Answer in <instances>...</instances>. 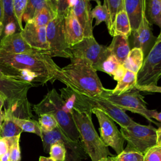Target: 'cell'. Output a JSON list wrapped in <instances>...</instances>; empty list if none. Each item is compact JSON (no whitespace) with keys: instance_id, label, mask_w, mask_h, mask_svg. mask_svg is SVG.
<instances>
[{"instance_id":"6da1fadb","label":"cell","mask_w":161,"mask_h":161,"mask_svg":"<svg viewBox=\"0 0 161 161\" xmlns=\"http://www.w3.org/2000/svg\"><path fill=\"white\" fill-rule=\"evenodd\" d=\"M60 70L45 51L10 54L0 50V70L8 77L43 86L58 80Z\"/></svg>"},{"instance_id":"7a4b0ae2","label":"cell","mask_w":161,"mask_h":161,"mask_svg":"<svg viewBox=\"0 0 161 161\" xmlns=\"http://www.w3.org/2000/svg\"><path fill=\"white\" fill-rule=\"evenodd\" d=\"M71 63L61 68L58 80L74 91L89 97H104L112 89L103 87L97 71L91 63L82 58H70Z\"/></svg>"},{"instance_id":"3957f363","label":"cell","mask_w":161,"mask_h":161,"mask_svg":"<svg viewBox=\"0 0 161 161\" xmlns=\"http://www.w3.org/2000/svg\"><path fill=\"white\" fill-rule=\"evenodd\" d=\"M34 86V84L26 81L0 77V92L6 97L4 109L9 110L15 117L31 119L33 114L27 93Z\"/></svg>"},{"instance_id":"277c9868","label":"cell","mask_w":161,"mask_h":161,"mask_svg":"<svg viewBox=\"0 0 161 161\" xmlns=\"http://www.w3.org/2000/svg\"><path fill=\"white\" fill-rule=\"evenodd\" d=\"M33 111L38 116L44 113L52 114L58 126L69 138L73 141L80 140L72 116L66 109L60 95L55 89L48 91L39 103L33 106Z\"/></svg>"},{"instance_id":"5b68a950","label":"cell","mask_w":161,"mask_h":161,"mask_svg":"<svg viewBox=\"0 0 161 161\" xmlns=\"http://www.w3.org/2000/svg\"><path fill=\"white\" fill-rule=\"evenodd\" d=\"M71 114L79 131L84 149L92 161H98L102 158L113 156L108 147L98 136L92 121V113L72 109Z\"/></svg>"},{"instance_id":"8992f818","label":"cell","mask_w":161,"mask_h":161,"mask_svg":"<svg viewBox=\"0 0 161 161\" xmlns=\"http://www.w3.org/2000/svg\"><path fill=\"white\" fill-rule=\"evenodd\" d=\"M94 108H97L104 112L120 127H125L135 123L128 116L125 111L106 99L102 97H89L75 91V99L72 109L82 113H92L91 111Z\"/></svg>"},{"instance_id":"52a82bcc","label":"cell","mask_w":161,"mask_h":161,"mask_svg":"<svg viewBox=\"0 0 161 161\" xmlns=\"http://www.w3.org/2000/svg\"><path fill=\"white\" fill-rule=\"evenodd\" d=\"M120 131L127 142L125 150L136 151L144 155L150 148L157 145V129L150 125H143L135 122L121 127Z\"/></svg>"},{"instance_id":"ba28073f","label":"cell","mask_w":161,"mask_h":161,"mask_svg":"<svg viewBox=\"0 0 161 161\" xmlns=\"http://www.w3.org/2000/svg\"><path fill=\"white\" fill-rule=\"evenodd\" d=\"M70 50L72 58L89 61L96 71H101L103 62L111 54L108 47L99 44L94 37L84 38L78 43L70 47Z\"/></svg>"},{"instance_id":"9c48e42d","label":"cell","mask_w":161,"mask_h":161,"mask_svg":"<svg viewBox=\"0 0 161 161\" xmlns=\"http://www.w3.org/2000/svg\"><path fill=\"white\" fill-rule=\"evenodd\" d=\"M40 138L44 152L46 153H49L50 148L53 143L56 142L63 143L66 150L64 161H81L86 159L88 156L84 149L81 141L70 140L62 131L58 126L49 132H42Z\"/></svg>"},{"instance_id":"30bf717a","label":"cell","mask_w":161,"mask_h":161,"mask_svg":"<svg viewBox=\"0 0 161 161\" xmlns=\"http://www.w3.org/2000/svg\"><path fill=\"white\" fill-rule=\"evenodd\" d=\"M64 18L57 14L47 25V38L49 45L48 55L51 57L70 59L72 54L65 36Z\"/></svg>"},{"instance_id":"8fae6325","label":"cell","mask_w":161,"mask_h":161,"mask_svg":"<svg viewBox=\"0 0 161 161\" xmlns=\"http://www.w3.org/2000/svg\"><path fill=\"white\" fill-rule=\"evenodd\" d=\"M161 78V40H155L137 73L136 86L157 85Z\"/></svg>"},{"instance_id":"7c38bea8","label":"cell","mask_w":161,"mask_h":161,"mask_svg":"<svg viewBox=\"0 0 161 161\" xmlns=\"http://www.w3.org/2000/svg\"><path fill=\"white\" fill-rule=\"evenodd\" d=\"M140 92V91L137 89L134 88L120 95L110 94L102 97L124 111L127 110L132 113L141 114L149 121L160 126V125L153 121L151 118L153 110H150L147 108V103L145 101L143 96Z\"/></svg>"},{"instance_id":"4fadbf2b","label":"cell","mask_w":161,"mask_h":161,"mask_svg":"<svg viewBox=\"0 0 161 161\" xmlns=\"http://www.w3.org/2000/svg\"><path fill=\"white\" fill-rule=\"evenodd\" d=\"M99 123V131L101 138L104 144L111 147L117 155L121 153L124 148L123 145L125 140L121 133L117 128L115 122L112 118L102 111L94 108L92 109Z\"/></svg>"},{"instance_id":"5bb4252c","label":"cell","mask_w":161,"mask_h":161,"mask_svg":"<svg viewBox=\"0 0 161 161\" xmlns=\"http://www.w3.org/2000/svg\"><path fill=\"white\" fill-rule=\"evenodd\" d=\"M26 43L33 49L48 52L49 45L47 38V26H38L32 21L26 23L25 26L20 31Z\"/></svg>"},{"instance_id":"9a60e30c","label":"cell","mask_w":161,"mask_h":161,"mask_svg":"<svg viewBox=\"0 0 161 161\" xmlns=\"http://www.w3.org/2000/svg\"><path fill=\"white\" fill-rule=\"evenodd\" d=\"M132 33L133 35V47L142 49L145 56L153 47V42L155 38L152 34L150 23L146 16L145 11L142 14V20L138 28L134 31H132Z\"/></svg>"},{"instance_id":"2e32d148","label":"cell","mask_w":161,"mask_h":161,"mask_svg":"<svg viewBox=\"0 0 161 161\" xmlns=\"http://www.w3.org/2000/svg\"><path fill=\"white\" fill-rule=\"evenodd\" d=\"M0 50L10 54L30 53L40 51L31 48L24 40L20 32L3 36L0 41Z\"/></svg>"},{"instance_id":"e0dca14e","label":"cell","mask_w":161,"mask_h":161,"mask_svg":"<svg viewBox=\"0 0 161 161\" xmlns=\"http://www.w3.org/2000/svg\"><path fill=\"white\" fill-rule=\"evenodd\" d=\"M80 24L84 31V38L94 37L91 5L89 0H79L76 5L72 8Z\"/></svg>"},{"instance_id":"ac0fdd59","label":"cell","mask_w":161,"mask_h":161,"mask_svg":"<svg viewBox=\"0 0 161 161\" xmlns=\"http://www.w3.org/2000/svg\"><path fill=\"white\" fill-rule=\"evenodd\" d=\"M64 31L67 43L73 46L84 38L82 26L77 19L72 8H69L64 18Z\"/></svg>"},{"instance_id":"d6986e66","label":"cell","mask_w":161,"mask_h":161,"mask_svg":"<svg viewBox=\"0 0 161 161\" xmlns=\"http://www.w3.org/2000/svg\"><path fill=\"white\" fill-rule=\"evenodd\" d=\"M124 10L130 20L131 31L136 30L145 11V0H123Z\"/></svg>"},{"instance_id":"ffe728a7","label":"cell","mask_w":161,"mask_h":161,"mask_svg":"<svg viewBox=\"0 0 161 161\" xmlns=\"http://www.w3.org/2000/svg\"><path fill=\"white\" fill-rule=\"evenodd\" d=\"M128 37L118 35L113 36V40L108 48L111 54L113 55L123 64L130 52Z\"/></svg>"},{"instance_id":"44dd1931","label":"cell","mask_w":161,"mask_h":161,"mask_svg":"<svg viewBox=\"0 0 161 161\" xmlns=\"http://www.w3.org/2000/svg\"><path fill=\"white\" fill-rule=\"evenodd\" d=\"M108 32L112 36L123 35L128 37L131 35L132 31L130 20L125 10L120 11L116 14L114 21Z\"/></svg>"},{"instance_id":"7402d4cb","label":"cell","mask_w":161,"mask_h":161,"mask_svg":"<svg viewBox=\"0 0 161 161\" xmlns=\"http://www.w3.org/2000/svg\"><path fill=\"white\" fill-rule=\"evenodd\" d=\"M4 121L0 126V137L10 138L21 135L23 131L14 122L13 114L6 109H4Z\"/></svg>"},{"instance_id":"603a6c76","label":"cell","mask_w":161,"mask_h":161,"mask_svg":"<svg viewBox=\"0 0 161 161\" xmlns=\"http://www.w3.org/2000/svg\"><path fill=\"white\" fill-rule=\"evenodd\" d=\"M144 58L142 50L139 48L133 47L130 50L123 65L126 70L138 73L142 67Z\"/></svg>"},{"instance_id":"cb8c5ba5","label":"cell","mask_w":161,"mask_h":161,"mask_svg":"<svg viewBox=\"0 0 161 161\" xmlns=\"http://www.w3.org/2000/svg\"><path fill=\"white\" fill-rule=\"evenodd\" d=\"M137 73L126 70L124 77L119 81L116 87L112 89L111 94L113 95H120L130 91L136 86Z\"/></svg>"},{"instance_id":"d4e9b609","label":"cell","mask_w":161,"mask_h":161,"mask_svg":"<svg viewBox=\"0 0 161 161\" xmlns=\"http://www.w3.org/2000/svg\"><path fill=\"white\" fill-rule=\"evenodd\" d=\"M146 16L149 22L155 24L161 29V3L159 0H145Z\"/></svg>"},{"instance_id":"484cf974","label":"cell","mask_w":161,"mask_h":161,"mask_svg":"<svg viewBox=\"0 0 161 161\" xmlns=\"http://www.w3.org/2000/svg\"><path fill=\"white\" fill-rule=\"evenodd\" d=\"M46 6L48 7L46 0H28L23 14L22 20L25 23L32 20L36 14L43 8Z\"/></svg>"},{"instance_id":"4316f807","label":"cell","mask_w":161,"mask_h":161,"mask_svg":"<svg viewBox=\"0 0 161 161\" xmlns=\"http://www.w3.org/2000/svg\"><path fill=\"white\" fill-rule=\"evenodd\" d=\"M13 119L16 124L23 131L33 133L40 137L42 136V131L37 121L31 119L19 118L15 116L13 117Z\"/></svg>"},{"instance_id":"83f0119b","label":"cell","mask_w":161,"mask_h":161,"mask_svg":"<svg viewBox=\"0 0 161 161\" xmlns=\"http://www.w3.org/2000/svg\"><path fill=\"white\" fill-rule=\"evenodd\" d=\"M91 13L92 18L96 19L94 26H97L104 21L106 23L108 30H109L111 26L110 16L105 5H102L101 4H97V6L91 10Z\"/></svg>"},{"instance_id":"f1b7e54d","label":"cell","mask_w":161,"mask_h":161,"mask_svg":"<svg viewBox=\"0 0 161 161\" xmlns=\"http://www.w3.org/2000/svg\"><path fill=\"white\" fill-rule=\"evenodd\" d=\"M55 14L48 7L43 8L33 18L32 22L38 26H47L49 22L55 17Z\"/></svg>"},{"instance_id":"f546056e","label":"cell","mask_w":161,"mask_h":161,"mask_svg":"<svg viewBox=\"0 0 161 161\" xmlns=\"http://www.w3.org/2000/svg\"><path fill=\"white\" fill-rule=\"evenodd\" d=\"M38 122L42 132H49L58 126V123L55 117L49 113L40 114Z\"/></svg>"},{"instance_id":"4dcf8cb0","label":"cell","mask_w":161,"mask_h":161,"mask_svg":"<svg viewBox=\"0 0 161 161\" xmlns=\"http://www.w3.org/2000/svg\"><path fill=\"white\" fill-rule=\"evenodd\" d=\"M103 4L106 6L108 11L112 25L116 14L120 11L124 10L123 0H104Z\"/></svg>"},{"instance_id":"1f68e13d","label":"cell","mask_w":161,"mask_h":161,"mask_svg":"<svg viewBox=\"0 0 161 161\" xmlns=\"http://www.w3.org/2000/svg\"><path fill=\"white\" fill-rule=\"evenodd\" d=\"M1 1L3 9V25L4 26L12 21H16L14 15L13 0H1Z\"/></svg>"},{"instance_id":"d6a6232c","label":"cell","mask_w":161,"mask_h":161,"mask_svg":"<svg viewBox=\"0 0 161 161\" xmlns=\"http://www.w3.org/2000/svg\"><path fill=\"white\" fill-rule=\"evenodd\" d=\"M65 148L63 143L56 142L51 145L49 150L50 157L55 161H64L65 158Z\"/></svg>"},{"instance_id":"836d02e7","label":"cell","mask_w":161,"mask_h":161,"mask_svg":"<svg viewBox=\"0 0 161 161\" xmlns=\"http://www.w3.org/2000/svg\"><path fill=\"white\" fill-rule=\"evenodd\" d=\"M20 135L12 137L10 148L9 150L8 161H20L21 152L19 148Z\"/></svg>"},{"instance_id":"e575fe53","label":"cell","mask_w":161,"mask_h":161,"mask_svg":"<svg viewBox=\"0 0 161 161\" xmlns=\"http://www.w3.org/2000/svg\"><path fill=\"white\" fill-rule=\"evenodd\" d=\"M27 1L28 0H13L14 15L18 25L21 31L23 28L22 25V18L27 4Z\"/></svg>"},{"instance_id":"d590c367","label":"cell","mask_w":161,"mask_h":161,"mask_svg":"<svg viewBox=\"0 0 161 161\" xmlns=\"http://www.w3.org/2000/svg\"><path fill=\"white\" fill-rule=\"evenodd\" d=\"M120 64L118 60L113 55L110 54L103 62L101 66V71L112 75Z\"/></svg>"},{"instance_id":"8d00e7d4","label":"cell","mask_w":161,"mask_h":161,"mask_svg":"<svg viewBox=\"0 0 161 161\" xmlns=\"http://www.w3.org/2000/svg\"><path fill=\"white\" fill-rule=\"evenodd\" d=\"M116 161H143V154L136 151L123 150L116 156Z\"/></svg>"},{"instance_id":"74e56055","label":"cell","mask_w":161,"mask_h":161,"mask_svg":"<svg viewBox=\"0 0 161 161\" xmlns=\"http://www.w3.org/2000/svg\"><path fill=\"white\" fill-rule=\"evenodd\" d=\"M143 161H161V145L150 148L143 155Z\"/></svg>"},{"instance_id":"f35d334b","label":"cell","mask_w":161,"mask_h":161,"mask_svg":"<svg viewBox=\"0 0 161 161\" xmlns=\"http://www.w3.org/2000/svg\"><path fill=\"white\" fill-rule=\"evenodd\" d=\"M3 31H4V36H8V35H13L15 33L20 32L21 30L19 28L17 22L16 21H12L8 23L4 26Z\"/></svg>"},{"instance_id":"ab89813d","label":"cell","mask_w":161,"mask_h":161,"mask_svg":"<svg viewBox=\"0 0 161 161\" xmlns=\"http://www.w3.org/2000/svg\"><path fill=\"white\" fill-rule=\"evenodd\" d=\"M11 139H12V137H10V138L0 137V158L4 155L9 152Z\"/></svg>"},{"instance_id":"60d3db41","label":"cell","mask_w":161,"mask_h":161,"mask_svg":"<svg viewBox=\"0 0 161 161\" xmlns=\"http://www.w3.org/2000/svg\"><path fill=\"white\" fill-rule=\"evenodd\" d=\"M69 0H57V14L65 16L69 9Z\"/></svg>"},{"instance_id":"b9f144b4","label":"cell","mask_w":161,"mask_h":161,"mask_svg":"<svg viewBox=\"0 0 161 161\" xmlns=\"http://www.w3.org/2000/svg\"><path fill=\"white\" fill-rule=\"evenodd\" d=\"M135 88L140 91L147 92H158L161 93V86L157 85L151 86H136Z\"/></svg>"},{"instance_id":"7bdbcfd3","label":"cell","mask_w":161,"mask_h":161,"mask_svg":"<svg viewBox=\"0 0 161 161\" xmlns=\"http://www.w3.org/2000/svg\"><path fill=\"white\" fill-rule=\"evenodd\" d=\"M126 69L124 67L123 65L120 64L112 75L114 80H116L117 82L120 80L124 77L126 73Z\"/></svg>"},{"instance_id":"ee69618b","label":"cell","mask_w":161,"mask_h":161,"mask_svg":"<svg viewBox=\"0 0 161 161\" xmlns=\"http://www.w3.org/2000/svg\"><path fill=\"white\" fill-rule=\"evenodd\" d=\"M49 8L51 9L52 13L57 15V0H46Z\"/></svg>"},{"instance_id":"f6af8a7d","label":"cell","mask_w":161,"mask_h":161,"mask_svg":"<svg viewBox=\"0 0 161 161\" xmlns=\"http://www.w3.org/2000/svg\"><path fill=\"white\" fill-rule=\"evenodd\" d=\"M151 118L152 119L153 118V119H156L157 121H158L161 123V112L158 113L157 111V110L153 109L152 114V116H151Z\"/></svg>"},{"instance_id":"bcb514c9","label":"cell","mask_w":161,"mask_h":161,"mask_svg":"<svg viewBox=\"0 0 161 161\" xmlns=\"http://www.w3.org/2000/svg\"><path fill=\"white\" fill-rule=\"evenodd\" d=\"M6 101V96L2 93L0 92V111H2V108Z\"/></svg>"},{"instance_id":"7dc6e473","label":"cell","mask_w":161,"mask_h":161,"mask_svg":"<svg viewBox=\"0 0 161 161\" xmlns=\"http://www.w3.org/2000/svg\"><path fill=\"white\" fill-rule=\"evenodd\" d=\"M157 145H161V124L158 129H157Z\"/></svg>"},{"instance_id":"c3c4849f","label":"cell","mask_w":161,"mask_h":161,"mask_svg":"<svg viewBox=\"0 0 161 161\" xmlns=\"http://www.w3.org/2000/svg\"><path fill=\"white\" fill-rule=\"evenodd\" d=\"M98 161H116V156H108L104 158H102Z\"/></svg>"},{"instance_id":"681fc988","label":"cell","mask_w":161,"mask_h":161,"mask_svg":"<svg viewBox=\"0 0 161 161\" xmlns=\"http://www.w3.org/2000/svg\"><path fill=\"white\" fill-rule=\"evenodd\" d=\"M79 0H69L68 4H69V8H74L76 4L77 3Z\"/></svg>"},{"instance_id":"f907efd6","label":"cell","mask_w":161,"mask_h":161,"mask_svg":"<svg viewBox=\"0 0 161 161\" xmlns=\"http://www.w3.org/2000/svg\"><path fill=\"white\" fill-rule=\"evenodd\" d=\"M0 22H3V9L1 0H0Z\"/></svg>"},{"instance_id":"816d5d0a","label":"cell","mask_w":161,"mask_h":161,"mask_svg":"<svg viewBox=\"0 0 161 161\" xmlns=\"http://www.w3.org/2000/svg\"><path fill=\"white\" fill-rule=\"evenodd\" d=\"M39 161H55V160L52 158H51L50 157H46L40 156L39 158Z\"/></svg>"},{"instance_id":"f5cc1de1","label":"cell","mask_w":161,"mask_h":161,"mask_svg":"<svg viewBox=\"0 0 161 161\" xmlns=\"http://www.w3.org/2000/svg\"><path fill=\"white\" fill-rule=\"evenodd\" d=\"M9 159V152L0 158V161H8Z\"/></svg>"},{"instance_id":"db71d44e","label":"cell","mask_w":161,"mask_h":161,"mask_svg":"<svg viewBox=\"0 0 161 161\" xmlns=\"http://www.w3.org/2000/svg\"><path fill=\"white\" fill-rule=\"evenodd\" d=\"M4 111H0V126L2 125L3 121H4Z\"/></svg>"},{"instance_id":"11a10c76","label":"cell","mask_w":161,"mask_h":161,"mask_svg":"<svg viewBox=\"0 0 161 161\" xmlns=\"http://www.w3.org/2000/svg\"><path fill=\"white\" fill-rule=\"evenodd\" d=\"M3 30H4V25H3V23L0 22V36L2 35Z\"/></svg>"},{"instance_id":"9f6ffc18","label":"cell","mask_w":161,"mask_h":161,"mask_svg":"<svg viewBox=\"0 0 161 161\" xmlns=\"http://www.w3.org/2000/svg\"><path fill=\"white\" fill-rule=\"evenodd\" d=\"M89 1H94L96 2L97 4H101V1H100V0H89Z\"/></svg>"},{"instance_id":"6f0895ef","label":"cell","mask_w":161,"mask_h":161,"mask_svg":"<svg viewBox=\"0 0 161 161\" xmlns=\"http://www.w3.org/2000/svg\"><path fill=\"white\" fill-rule=\"evenodd\" d=\"M157 40H161V29H160V33L158 35V36L157 38Z\"/></svg>"},{"instance_id":"680465c9","label":"cell","mask_w":161,"mask_h":161,"mask_svg":"<svg viewBox=\"0 0 161 161\" xmlns=\"http://www.w3.org/2000/svg\"><path fill=\"white\" fill-rule=\"evenodd\" d=\"M0 77H6L3 73H2V72L0 70Z\"/></svg>"},{"instance_id":"91938a15","label":"cell","mask_w":161,"mask_h":161,"mask_svg":"<svg viewBox=\"0 0 161 161\" xmlns=\"http://www.w3.org/2000/svg\"><path fill=\"white\" fill-rule=\"evenodd\" d=\"M160 1V3H161V0H159Z\"/></svg>"}]
</instances>
